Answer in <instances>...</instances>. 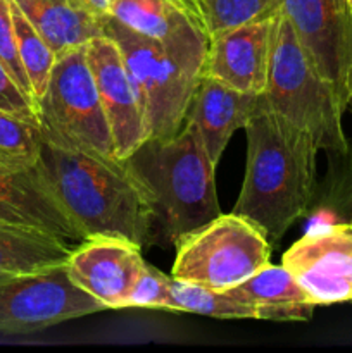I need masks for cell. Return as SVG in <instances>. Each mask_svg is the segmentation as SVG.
I'll list each match as a JSON object with an SVG mask.
<instances>
[{"label": "cell", "instance_id": "5b68a950", "mask_svg": "<svg viewBox=\"0 0 352 353\" xmlns=\"http://www.w3.org/2000/svg\"><path fill=\"white\" fill-rule=\"evenodd\" d=\"M261 103L309 133L320 150H347L349 140L342 124L344 105L311 61L283 9L276 19L268 85Z\"/></svg>", "mask_w": 352, "mask_h": 353}, {"label": "cell", "instance_id": "4dcf8cb0", "mask_svg": "<svg viewBox=\"0 0 352 353\" xmlns=\"http://www.w3.org/2000/svg\"><path fill=\"white\" fill-rule=\"evenodd\" d=\"M9 278H12V276L6 274V272H0V281H6V279H9Z\"/></svg>", "mask_w": 352, "mask_h": 353}, {"label": "cell", "instance_id": "d6986e66", "mask_svg": "<svg viewBox=\"0 0 352 353\" xmlns=\"http://www.w3.org/2000/svg\"><path fill=\"white\" fill-rule=\"evenodd\" d=\"M71 250L64 238L55 234L0 226V272L6 274L23 276L62 265Z\"/></svg>", "mask_w": 352, "mask_h": 353}, {"label": "cell", "instance_id": "e0dca14e", "mask_svg": "<svg viewBox=\"0 0 352 353\" xmlns=\"http://www.w3.org/2000/svg\"><path fill=\"white\" fill-rule=\"evenodd\" d=\"M106 14L128 30L159 41L209 38L197 0H114Z\"/></svg>", "mask_w": 352, "mask_h": 353}, {"label": "cell", "instance_id": "8992f818", "mask_svg": "<svg viewBox=\"0 0 352 353\" xmlns=\"http://www.w3.org/2000/svg\"><path fill=\"white\" fill-rule=\"evenodd\" d=\"M171 276L226 292L269 264L271 241L238 214H219L176 241Z\"/></svg>", "mask_w": 352, "mask_h": 353}, {"label": "cell", "instance_id": "cb8c5ba5", "mask_svg": "<svg viewBox=\"0 0 352 353\" xmlns=\"http://www.w3.org/2000/svg\"><path fill=\"white\" fill-rule=\"evenodd\" d=\"M331 169L321 192V207L342 221H352V145L342 154H330Z\"/></svg>", "mask_w": 352, "mask_h": 353}, {"label": "cell", "instance_id": "6da1fadb", "mask_svg": "<svg viewBox=\"0 0 352 353\" xmlns=\"http://www.w3.org/2000/svg\"><path fill=\"white\" fill-rule=\"evenodd\" d=\"M244 130L247 164L231 212L251 221L275 245L316 202L321 150L309 133L262 103Z\"/></svg>", "mask_w": 352, "mask_h": 353}, {"label": "cell", "instance_id": "7c38bea8", "mask_svg": "<svg viewBox=\"0 0 352 353\" xmlns=\"http://www.w3.org/2000/svg\"><path fill=\"white\" fill-rule=\"evenodd\" d=\"M141 247L119 236H90L72 248L66 271L78 288L107 310L124 309L131 286L145 261Z\"/></svg>", "mask_w": 352, "mask_h": 353}, {"label": "cell", "instance_id": "3957f363", "mask_svg": "<svg viewBox=\"0 0 352 353\" xmlns=\"http://www.w3.org/2000/svg\"><path fill=\"white\" fill-rule=\"evenodd\" d=\"M124 161L150 196L154 230L169 243L221 214L216 165L190 123L173 137L147 138Z\"/></svg>", "mask_w": 352, "mask_h": 353}, {"label": "cell", "instance_id": "7a4b0ae2", "mask_svg": "<svg viewBox=\"0 0 352 353\" xmlns=\"http://www.w3.org/2000/svg\"><path fill=\"white\" fill-rule=\"evenodd\" d=\"M37 165L86 238L119 236L138 247L150 241V196L126 161L41 140Z\"/></svg>", "mask_w": 352, "mask_h": 353}, {"label": "cell", "instance_id": "44dd1931", "mask_svg": "<svg viewBox=\"0 0 352 353\" xmlns=\"http://www.w3.org/2000/svg\"><path fill=\"white\" fill-rule=\"evenodd\" d=\"M12 21L14 31H16V47L19 55L21 65L30 81L31 93H33L35 102H38L45 93L50 79L52 68H54L57 55L48 47L47 41L41 38V34L35 30L33 24L28 21V17L21 12L19 7L12 0Z\"/></svg>", "mask_w": 352, "mask_h": 353}, {"label": "cell", "instance_id": "1f68e13d", "mask_svg": "<svg viewBox=\"0 0 352 353\" xmlns=\"http://www.w3.org/2000/svg\"><path fill=\"white\" fill-rule=\"evenodd\" d=\"M347 3H349V9H351V12H352V0H347Z\"/></svg>", "mask_w": 352, "mask_h": 353}, {"label": "cell", "instance_id": "7402d4cb", "mask_svg": "<svg viewBox=\"0 0 352 353\" xmlns=\"http://www.w3.org/2000/svg\"><path fill=\"white\" fill-rule=\"evenodd\" d=\"M40 126L0 110V172L35 168L40 159Z\"/></svg>", "mask_w": 352, "mask_h": 353}, {"label": "cell", "instance_id": "5bb4252c", "mask_svg": "<svg viewBox=\"0 0 352 353\" xmlns=\"http://www.w3.org/2000/svg\"><path fill=\"white\" fill-rule=\"evenodd\" d=\"M0 226L45 231L78 243L86 238L38 165L0 172Z\"/></svg>", "mask_w": 352, "mask_h": 353}, {"label": "cell", "instance_id": "4fadbf2b", "mask_svg": "<svg viewBox=\"0 0 352 353\" xmlns=\"http://www.w3.org/2000/svg\"><path fill=\"white\" fill-rule=\"evenodd\" d=\"M278 14L211 37L204 74L240 92L262 95L268 85Z\"/></svg>", "mask_w": 352, "mask_h": 353}, {"label": "cell", "instance_id": "8fae6325", "mask_svg": "<svg viewBox=\"0 0 352 353\" xmlns=\"http://www.w3.org/2000/svg\"><path fill=\"white\" fill-rule=\"evenodd\" d=\"M86 55L109 124L114 154L124 161L148 138L140 99L113 38L102 34L92 40L86 45Z\"/></svg>", "mask_w": 352, "mask_h": 353}, {"label": "cell", "instance_id": "f546056e", "mask_svg": "<svg viewBox=\"0 0 352 353\" xmlns=\"http://www.w3.org/2000/svg\"><path fill=\"white\" fill-rule=\"evenodd\" d=\"M335 3H337V7L340 9V12H344L345 16L352 17V12H351V9H349L347 0H335Z\"/></svg>", "mask_w": 352, "mask_h": 353}, {"label": "cell", "instance_id": "83f0119b", "mask_svg": "<svg viewBox=\"0 0 352 353\" xmlns=\"http://www.w3.org/2000/svg\"><path fill=\"white\" fill-rule=\"evenodd\" d=\"M86 2H88L93 9L99 10L100 14H106L107 9H109V6L114 2V0H86Z\"/></svg>", "mask_w": 352, "mask_h": 353}, {"label": "cell", "instance_id": "2e32d148", "mask_svg": "<svg viewBox=\"0 0 352 353\" xmlns=\"http://www.w3.org/2000/svg\"><path fill=\"white\" fill-rule=\"evenodd\" d=\"M55 55L85 47L106 34L107 14L86 0H14Z\"/></svg>", "mask_w": 352, "mask_h": 353}, {"label": "cell", "instance_id": "ffe728a7", "mask_svg": "<svg viewBox=\"0 0 352 353\" xmlns=\"http://www.w3.org/2000/svg\"><path fill=\"white\" fill-rule=\"evenodd\" d=\"M168 312H186L214 319H255L252 307L231 299L224 292L171 276Z\"/></svg>", "mask_w": 352, "mask_h": 353}, {"label": "cell", "instance_id": "ba28073f", "mask_svg": "<svg viewBox=\"0 0 352 353\" xmlns=\"http://www.w3.org/2000/svg\"><path fill=\"white\" fill-rule=\"evenodd\" d=\"M107 310L72 283L66 264L0 281V333L31 334Z\"/></svg>", "mask_w": 352, "mask_h": 353}, {"label": "cell", "instance_id": "f1b7e54d", "mask_svg": "<svg viewBox=\"0 0 352 353\" xmlns=\"http://www.w3.org/2000/svg\"><path fill=\"white\" fill-rule=\"evenodd\" d=\"M347 110L352 112V61L351 69H349V79H347Z\"/></svg>", "mask_w": 352, "mask_h": 353}, {"label": "cell", "instance_id": "603a6c76", "mask_svg": "<svg viewBox=\"0 0 352 353\" xmlns=\"http://www.w3.org/2000/svg\"><path fill=\"white\" fill-rule=\"evenodd\" d=\"M199 9L211 38L231 28L276 16L283 9V0H200Z\"/></svg>", "mask_w": 352, "mask_h": 353}, {"label": "cell", "instance_id": "484cf974", "mask_svg": "<svg viewBox=\"0 0 352 353\" xmlns=\"http://www.w3.org/2000/svg\"><path fill=\"white\" fill-rule=\"evenodd\" d=\"M0 110L35 126H40L37 102L30 93L24 92L23 86L16 81L12 72L2 61H0Z\"/></svg>", "mask_w": 352, "mask_h": 353}, {"label": "cell", "instance_id": "4316f807", "mask_svg": "<svg viewBox=\"0 0 352 353\" xmlns=\"http://www.w3.org/2000/svg\"><path fill=\"white\" fill-rule=\"evenodd\" d=\"M0 61L12 72V76L23 86L24 92L33 97L28 76L21 65L19 55H17L16 31H14L12 21V0H0Z\"/></svg>", "mask_w": 352, "mask_h": 353}, {"label": "cell", "instance_id": "277c9868", "mask_svg": "<svg viewBox=\"0 0 352 353\" xmlns=\"http://www.w3.org/2000/svg\"><path fill=\"white\" fill-rule=\"evenodd\" d=\"M106 34L123 54L144 109L148 138H168L186 123L190 103L204 76L209 38L159 41L106 19Z\"/></svg>", "mask_w": 352, "mask_h": 353}, {"label": "cell", "instance_id": "d4e9b609", "mask_svg": "<svg viewBox=\"0 0 352 353\" xmlns=\"http://www.w3.org/2000/svg\"><path fill=\"white\" fill-rule=\"evenodd\" d=\"M169 285L171 276H166L154 265L145 262L137 281L131 286L124 302V309H169Z\"/></svg>", "mask_w": 352, "mask_h": 353}, {"label": "cell", "instance_id": "52a82bcc", "mask_svg": "<svg viewBox=\"0 0 352 353\" xmlns=\"http://www.w3.org/2000/svg\"><path fill=\"white\" fill-rule=\"evenodd\" d=\"M37 107L41 140L72 150L116 157L86 45L59 55Z\"/></svg>", "mask_w": 352, "mask_h": 353}, {"label": "cell", "instance_id": "30bf717a", "mask_svg": "<svg viewBox=\"0 0 352 353\" xmlns=\"http://www.w3.org/2000/svg\"><path fill=\"white\" fill-rule=\"evenodd\" d=\"M283 12L311 61L347 110L352 17L340 12L335 0H283Z\"/></svg>", "mask_w": 352, "mask_h": 353}, {"label": "cell", "instance_id": "9c48e42d", "mask_svg": "<svg viewBox=\"0 0 352 353\" xmlns=\"http://www.w3.org/2000/svg\"><path fill=\"white\" fill-rule=\"evenodd\" d=\"M282 264L317 307L352 302V221L309 230L283 254Z\"/></svg>", "mask_w": 352, "mask_h": 353}, {"label": "cell", "instance_id": "9a60e30c", "mask_svg": "<svg viewBox=\"0 0 352 353\" xmlns=\"http://www.w3.org/2000/svg\"><path fill=\"white\" fill-rule=\"evenodd\" d=\"M261 95L240 92L219 79L204 74L190 103L186 123L195 126L211 161L219 164L228 141L244 130L261 105Z\"/></svg>", "mask_w": 352, "mask_h": 353}, {"label": "cell", "instance_id": "ac0fdd59", "mask_svg": "<svg viewBox=\"0 0 352 353\" xmlns=\"http://www.w3.org/2000/svg\"><path fill=\"white\" fill-rule=\"evenodd\" d=\"M224 293L252 307L255 319L264 321H309L317 307L285 265L271 262Z\"/></svg>", "mask_w": 352, "mask_h": 353}, {"label": "cell", "instance_id": "d6a6232c", "mask_svg": "<svg viewBox=\"0 0 352 353\" xmlns=\"http://www.w3.org/2000/svg\"><path fill=\"white\" fill-rule=\"evenodd\" d=\"M200 2V0H197V3H199Z\"/></svg>", "mask_w": 352, "mask_h": 353}]
</instances>
